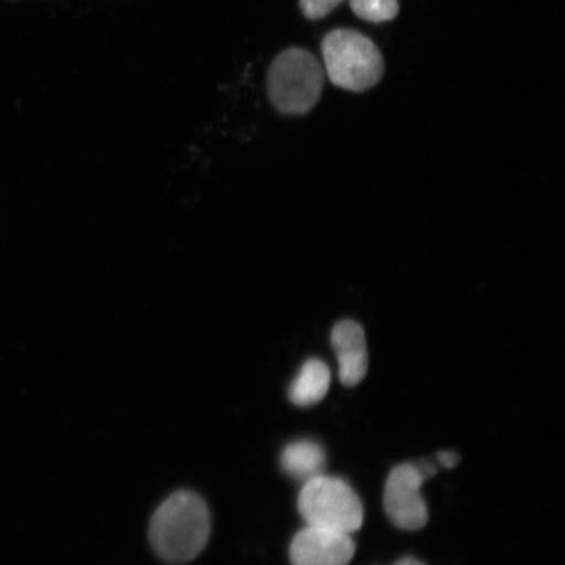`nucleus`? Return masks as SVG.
Segmentation results:
<instances>
[{
	"label": "nucleus",
	"mask_w": 565,
	"mask_h": 565,
	"mask_svg": "<svg viewBox=\"0 0 565 565\" xmlns=\"http://www.w3.org/2000/svg\"><path fill=\"white\" fill-rule=\"evenodd\" d=\"M331 345L337 353L339 380L344 386H356L369 373V350L362 324L344 320L331 331Z\"/></svg>",
	"instance_id": "0eeeda50"
},
{
	"label": "nucleus",
	"mask_w": 565,
	"mask_h": 565,
	"mask_svg": "<svg viewBox=\"0 0 565 565\" xmlns=\"http://www.w3.org/2000/svg\"><path fill=\"white\" fill-rule=\"evenodd\" d=\"M393 565H426V564L422 563L418 559H415V557H413V556H405V557H402V559H399L397 563H394Z\"/></svg>",
	"instance_id": "4468645a"
},
{
	"label": "nucleus",
	"mask_w": 565,
	"mask_h": 565,
	"mask_svg": "<svg viewBox=\"0 0 565 565\" xmlns=\"http://www.w3.org/2000/svg\"><path fill=\"white\" fill-rule=\"evenodd\" d=\"M280 462L287 476L308 482L310 479L322 476L327 456L320 444L313 440H298L287 445L282 450Z\"/></svg>",
	"instance_id": "1a4fd4ad"
},
{
	"label": "nucleus",
	"mask_w": 565,
	"mask_h": 565,
	"mask_svg": "<svg viewBox=\"0 0 565 565\" xmlns=\"http://www.w3.org/2000/svg\"><path fill=\"white\" fill-rule=\"evenodd\" d=\"M210 532L206 503L194 492L181 491L168 498L152 515L150 541L161 559L181 564L201 554Z\"/></svg>",
	"instance_id": "f257e3e1"
},
{
	"label": "nucleus",
	"mask_w": 565,
	"mask_h": 565,
	"mask_svg": "<svg viewBox=\"0 0 565 565\" xmlns=\"http://www.w3.org/2000/svg\"><path fill=\"white\" fill-rule=\"evenodd\" d=\"M344 0H300V9L309 20L322 19L334 11Z\"/></svg>",
	"instance_id": "9b49d317"
},
{
	"label": "nucleus",
	"mask_w": 565,
	"mask_h": 565,
	"mask_svg": "<svg viewBox=\"0 0 565 565\" xmlns=\"http://www.w3.org/2000/svg\"><path fill=\"white\" fill-rule=\"evenodd\" d=\"M418 466L419 470L422 471V475L428 478H433L437 475V468L433 462L429 461H420L419 463H415Z\"/></svg>",
	"instance_id": "ddd939ff"
},
{
	"label": "nucleus",
	"mask_w": 565,
	"mask_h": 565,
	"mask_svg": "<svg viewBox=\"0 0 565 565\" xmlns=\"http://www.w3.org/2000/svg\"><path fill=\"white\" fill-rule=\"evenodd\" d=\"M353 13L371 23H384L397 18L398 0H349Z\"/></svg>",
	"instance_id": "9d476101"
},
{
	"label": "nucleus",
	"mask_w": 565,
	"mask_h": 565,
	"mask_svg": "<svg viewBox=\"0 0 565 565\" xmlns=\"http://www.w3.org/2000/svg\"><path fill=\"white\" fill-rule=\"evenodd\" d=\"M323 86L321 63L300 47L280 53L268 70V97L281 115L299 116L312 110L320 102Z\"/></svg>",
	"instance_id": "f03ea898"
},
{
	"label": "nucleus",
	"mask_w": 565,
	"mask_h": 565,
	"mask_svg": "<svg viewBox=\"0 0 565 565\" xmlns=\"http://www.w3.org/2000/svg\"><path fill=\"white\" fill-rule=\"evenodd\" d=\"M415 463H402L388 475L384 493V508L392 524L407 532H416L427 525L428 508L422 497L426 482Z\"/></svg>",
	"instance_id": "39448f33"
},
{
	"label": "nucleus",
	"mask_w": 565,
	"mask_h": 565,
	"mask_svg": "<svg viewBox=\"0 0 565 565\" xmlns=\"http://www.w3.org/2000/svg\"><path fill=\"white\" fill-rule=\"evenodd\" d=\"M299 512L310 526L356 533L363 525L362 500L344 480L318 476L303 484L299 497Z\"/></svg>",
	"instance_id": "20e7f679"
},
{
	"label": "nucleus",
	"mask_w": 565,
	"mask_h": 565,
	"mask_svg": "<svg viewBox=\"0 0 565 565\" xmlns=\"http://www.w3.org/2000/svg\"><path fill=\"white\" fill-rule=\"evenodd\" d=\"M330 381L329 366L320 359H309L289 386L288 397L296 406H313L327 397Z\"/></svg>",
	"instance_id": "6e6552de"
},
{
	"label": "nucleus",
	"mask_w": 565,
	"mask_h": 565,
	"mask_svg": "<svg viewBox=\"0 0 565 565\" xmlns=\"http://www.w3.org/2000/svg\"><path fill=\"white\" fill-rule=\"evenodd\" d=\"M437 461H439L445 469H455L459 463V456L456 451H440L437 454Z\"/></svg>",
	"instance_id": "f8f14e48"
},
{
	"label": "nucleus",
	"mask_w": 565,
	"mask_h": 565,
	"mask_svg": "<svg viewBox=\"0 0 565 565\" xmlns=\"http://www.w3.org/2000/svg\"><path fill=\"white\" fill-rule=\"evenodd\" d=\"M324 70L334 86L364 92L383 79L385 63L374 42L353 30H335L322 41Z\"/></svg>",
	"instance_id": "7ed1b4c3"
},
{
	"label": "nucleus",
	"mask_w": 565,
	"mask_h": 565,
	"mask_svg": "<svg viewBox=\"0 0 565 565\" xmlns=\"http://www.w3.org/2000/svg\"><path fill=\"white\" fill-rule=\"evenodd\" d=\"M355 551L351 534L308 525L295 535L289 559L292 565H349Z\"/></svg>",
	"instance_id": "423d86ee"
}]
</instances>
